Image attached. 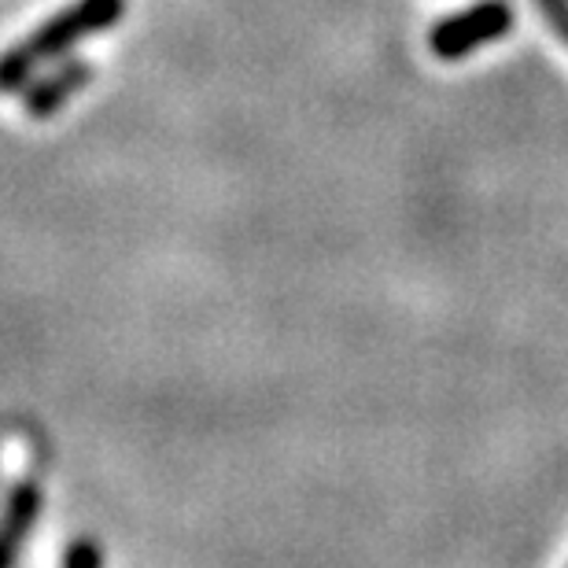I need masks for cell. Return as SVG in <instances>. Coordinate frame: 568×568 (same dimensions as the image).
<instances>
[{"label":"cell","instance_id":"obj_1","mask_svg":"<svg viewBox=\"0 0 568 568\" xmlns=\"http://www.w3.org/2000/svg\"><path fill=\"white\" fill-rule=\"evenodd\" d=\"M122 16H126V0H74L71 8L55 11L0 55V93H22L38 67L71 52L78 41L111 30Z\"/></svg>","mask_w":568,"mask_h":568},{"label":"cell","instance_id":"obj_2","mask_svg":"<svg viewBox=\"0 0 568 568\" xmlns=\"http://www.w3.org/2000/svg\"><path fill=\"white\" fill-rule=\"evenodd\" d=\"M509 30H514V8L506 0H480L458 16L439 19L428 33V49L436 52V60L458 63L484 44L506 38Z\"/></svg>","mask_w":568,"mask_h":568},{"label":"cell","instance_id":"obj_3","mask_svg":"<svg viewBox=\"0 0 568 568\" xmlns=\"http://www.w3.org/2000/svg\"><path fill=\"white\" fill-rule=\"evenodd\" d=\"M44 509V491L38 480H19L8 491V503L0 509V568H16L22 542L30 539Z\"/></svg>","mask_w":568,"mask_h":568},{"label":"cell","instance_id":"obj_4","mask_svg":"<svg viewBox=\"0 0 568 568\" xmlns=\"http://www.w3.org/2000/svg\"><path fill=\"white\" fill-rule=\"evenodd\" d=\"M89 78H93V67L89 63H82V60L63 63L60 71L44 74V78H38V82H30L27 89H22V108H27L30 119H52L67 100L82 93V89L89 85Z\"/></svg>","mask_w":568,"mask_h":568},{"label":"cell","instance_id":"obj_5","mask_svg":"<svg viewBox=\"0 0 568 568\" xmlns=\"http://www.w3.org/2000/svg\"><path fill=\"white\" fill-rule=\"evenodd\" d=\"M63 568H104V550L97 539H74L63 554Z\"/></svg>","mask_w":568,"mask_h":568},{"label":"cell","instance_id":"obj_6","mask_svg":"<svg viewBox=\"0 0 568 568\" xmlns=\"http://www.w3.org/2000/svg\"><path fill=\"white\" fill-rule=\"evenodd\" d=\"M542 16H547V22L554 27V33L568 44V0H539Z\"/></svg>","mask_w":568,"mask_h":568}]
</instances>
